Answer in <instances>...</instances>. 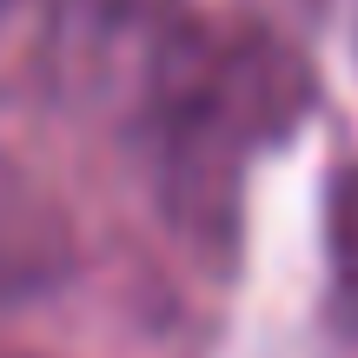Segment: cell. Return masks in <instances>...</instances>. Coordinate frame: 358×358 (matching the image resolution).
Wrapping results in <instances>:
<instances>
[{"instance_id":"obj_3","label":"cell","mask_w":358,"mask_h":358,"mask_svg":"<svg viewBox=\"0 0 358 358\" xmlns=\"http://www.w3.org/2000/svg\"><path fill=\"white\" fill-rule=\"evenodd\" d=\"M332 272H338V292L358 312V166L338 179L332 192Z\"/></svg>"},{"instance_id":"obj_1","label":"cell","mask_w":358,"mask_h":358,"mask_svg":"<svg viewBox=\"0 0 358 358\" xmlns=\"http://www.w3.org/2000/svg\"><path fill=\"white\" fill-rule=\"evenodd\" d=\"M312 73L266 27H186L153 66L159 192L192 232H232L245 173L306 120Z\"/></svg>"},{"instance_id":"obj_2","label":"cell","mask_w":358,"mask_h":358,"mask_svg":"<svg viewBox=\"0 0 358 358\" xmlns=\"http://www.w3.org/2000/svg\"><path fill=\"white\" fill-rule=\"evenodd\" d=\"M47 245H53V226L40 213L34 186L0 159V292H20L47 272Z\"/></svg>"}]
</instances>
